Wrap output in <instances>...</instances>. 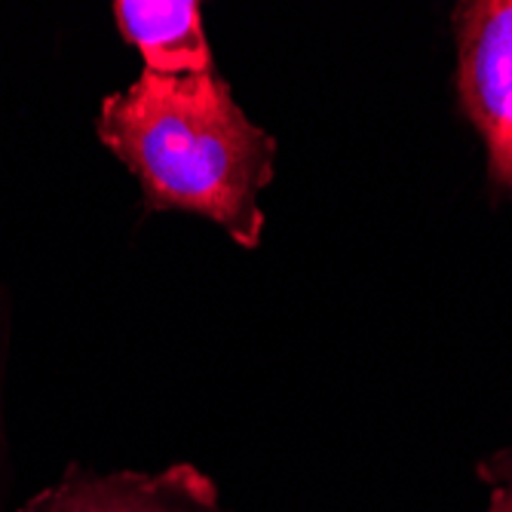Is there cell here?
<instances>
[{
    "label": "cell",
    "mask_w": 512,
    "mask_h": 512,
    "mask_svg": "<svg viewBox=\"0 0 512 512\" xmlns=\"http://www.w3.org/2000/svg\"><path fill=\"white\" fill-rule=\"evenodd\" d=\"M99 138L138 175L151 209H188L258 246L261 188L273 178V138L209 74H142L105 99Z\"/></svg>",
    "instance_id": "cell-1"
},
{
    "label": "cell",
    "mask_w": 512,
    "mask_h": 512,
    "mask_svg": "<svg viewBox=\"0 0 512 512\" xmlns=\"http://www.w3.org/2000/svg\"><path fill=\"white\" fill-rule=\"evenodd\" d=\"M457 89L479 129L491 181L512 191V0L457 7Z\"/></svg>",
    "instance_id": "cell-2"
},
{
    "label": "cell",
    "mask_w": 512,
    "mask_h": 512,
    "mask_svg": "<svg viewBox=\"0 0 512 512\" xmlns=\"http://www.w3.org/2000/svg\"><path fill=\"white\" fill-rule=\"evenodd\" d=\"M19 512H221L215 485L194 467L166 473H80L40 491Z\"/></svg>",
    "instance_id": "cell-3"
},
{
    "label": "cell",
    "mask_w": 512,
    "mask_h": 512,
    "mask_svg": "<svg viewBox=\"0 0 512 512\" xmlns=\"http://www.w3.org/2000/svg\"><path fill=\"white\" fill-rule=\"evenodd\" d=\"M117 25L145 59L148 74L188 77L215 71L194 0H117Z\"/></svg>",
    "instance_id": "cell-4"
},
{
    "label": "cell",
    "mask_w": 512,
    "mask_h": 512,
    "mask_svg": "<svg viewBox=\"0 0 512 512\" xmlns=\"http://www.w3.org/2000/svg\"><path fill=\"white\" fill-rule=\"evenodd\" d=\"M491 503L485 512H512V451L491 463Z\"/></svg>",
    "instance_id": "cell-5"
}]
</instances>
